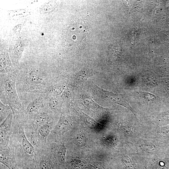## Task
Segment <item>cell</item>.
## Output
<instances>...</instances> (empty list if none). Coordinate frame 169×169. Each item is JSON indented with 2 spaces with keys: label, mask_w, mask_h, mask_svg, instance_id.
<instances>
[{
  "label": "cell",
  "mask_w": 169,
  "mask_h": 169,
  "mask_svg": "<svg viewBox=\"0 0 169 169\" xmlns=\"http://www.w3.org/2000/svg\"><path fill=\"white\" fill-rule=\"evenodd\" d=\"M13 115L9 146L14 151L16 161L20 167L24 163L35 160L36 150L26 134L25 120L22 111Z\"/></svg>",
  "instance_id": "1"
},
{
  "label": "cell",
  "mask_w": 169,
  "mask_h": 169,
  "mask_svg": "<svg viewBox=\"0 0 169 169\" xmlns=\"http://www.w3.org/2000/svg\"><path fill=\"white\" fill-rule=\"evenodd\" d=\"M54 83L53 77L49 73L37 68L28 67L24 71L17 73L16 85L18 94L26 92L44 93Z\"/></svg>",
  "instance_id": "2"
},
{
  "label": "cell",
  "mask_w": 169,
  "mask_h": 169,
  "mask_svg": "<svg viewBox=\"0 0 169 169\" xmlns=\"http://www.w3.org/2000/svg\"><path fill=\"white\" fill-rule=\"evenodd\" d=\"M16 76L0 74V101L9 105L13 114L23 111L16 85Z\"/></svg>",
  "instance_id": "3"
},
{
  "label": "cell",
  "mask_w": 169,
  "mask_h": 169,
  "mask_svg": "<svg viewBox=\"0 0 169 169\" xmlns=\"http://www.w3.org/2000/svg\"><path fill=\"white\" fill-rule=\"evenodd\" d=\"M22 104V111L25 118L28 119L46 106L44 93L26 92L18 94Z\"/></svg>",
  "instance_id": "4"
},
{
  "label": "cell",
  "mask_w": 169,
  "mask_h": 169,
  "mask_svg": "<svg viewBox=\"0 0 169 169\" xmlns=\"http://www.w3.org/2000/svg\"><path fill=\"white\" fill-rule=\"evenodd\" d=\"M46 106L28 119L25 120V131L28 137L31 134L42 125L56 121L55 115Z\"/></svg>",
  "instance_id": "5"
},
{
  "label": "cell",
  "mask_w": 169,
  "mask_h": 169,
  "mask_svg": "<svg viewBox=\"0 0 169 169\" xmlns=\"http://www.w3.org/2000/svg\"><path fill=\"white\" fill-rule=\"evenodd\" d=\"M56 121L47 123L38 127L28 137L35 149L44 146L52 130L56 124Z\"/></svg>",
  "instance_id": "6"
},
{
  "label": "cell",
  "mask_w": 169,
  "mask_h": 169,
  "mask_svg": "<svg viewBox=\"0 0 169 169\" xmlns=\"http://www.w3.org/2000/svg\"><path fill=\"white\" fill-rule=\"evenodd\" d=\"M13 115L12 112L0 126V149L8 147L10 138L12 133Z\"/></svg>",
  "instance_id": "7"
},
{
  "label": "cell",
  "mask_w": 169,
  "mask_h": 169,
  "mask_svg": "<svg viewBox=\"0 0 169 169\" xmlns=\"http://www.w3.org/2000/svg\"><path fill=\"white\" fill-rule=\"evenodd\" d=\"M0 150L1 163L9 169H20L12 149L9 146L7 148Z\"/></svg>",
  "instance_id": "8"
},
{
  "label": "cell",
  "mask_w": 169,
  "mask_h": 169,
  "mask_svg": "<svg viewBox=\"0 0 169 169\" xmlns=\"http://www.w3.org/2000/svg\"><path fill=\"white\" fill-rule=\"evenodd\" d=\"M46 106L52 112L56 114L60 110L61 104L57 95L49 93H44Z\"/></svg>",
  "instance_id": "9"
},
{
  "label": "cell",
  "mask_w": 169,
  "mask_h": 169,
  "mask_svg": "<svg viewBox=\"0 0 169 169\" xmlns=\"http://www.w3.org/2000/svg\"><path fill=\"white\" fill-rule=\"evenodd\" d=\"M92 75V73L91 70L88 69H84L75 74V80L78 82H84Z\"/></svg>",
  "instance_id": "10"
},
{
  "label": "cell",
  "mask_w": 169,
  "mask_h": 169,
  "mask_svg": "<svg viewBox=\"0 0 169 169\" xmlns=\"http://www.w3.org/2000/svg\"><path fill=\"white\" fill-rule=\"evenodd\" d=\"M12 112L11 107L0 101V123H2Z\"/></svg>",
  "instance_id": "11"
},
{
  "label": "cell",
  "mask_w": 169,
  "mask_h": 169,
  "mask_svg": "<svg viewBox=\"0 0 169 169\" xmlns=\"http://www.w3.org/2000/svg\"><path fill=\"white\" fill-rule=\"evenodd\" d=\"M74 140L75 144L79 147H84L86 145V137L82 131H79L77 133Z\"/></svg>",
  "instance_id": "12"
},
{
  "label": "cell",
  "mask_w": 169,
  "mask_h": 169,
  "mask_svg": "<svg viewBox=\"0 0 169 169\" xmlns=\"http://www.w3.org/2000/svg\"><path fill=\"white\" fill-rule=\"evenodd\" d=\"M98 88L99 89V90L102 92L104 96L106 98H108L110 100L117 102L118 99L117 96L116 95L112 92L105 90L100 88Z\"/></svg>",
  "instance_id": "13"
},
{
  "label": "cell",
  "mask_w": 169,
  "mask_h": 169,
  "mask_svg": "<svg viewBox=\"0 0 169 169\" xmlns=\"http://www.w3.org/2000/svg\"><path fill=\"white\" fill-rule=\"evenodd\" d=\"M120 129L128 134L133 132L132 127L128 124L123 122H120L119 125Z\"/></svg>",
  "instance_id": "14"
},
{
  "label": "cell",
  "mask_w": 169,
  "mask_h": 169,
  "mask_svg": "<svg viewBox=\"0 0 169 169\" xmlns=\"http://www.w3.org/2000/svg\"><path fill=\"white\" fill-rule=\"evenodd\" d=\"M140 94L146 100L148 101H153L155 100V95L149 93L141 92Z\"/></svg>",
  "instance_id": "15"
},
{
  "label": "cell",
  "mask_w": 169,
  "mask_h": 169,
  "mask_svg": "<svg viewBox=\"0 0 169 169\" xmlns=\"http://www.w3.org/2000/svg\"><path fill=\"white\" fill-rule=\"evenodd\" d=\"M146 83L147 85L150 87H155L156 84L155 80L151 77H147L146 79Z\"/></svg>",
  "instance_id": "16"
}]
</instances>
